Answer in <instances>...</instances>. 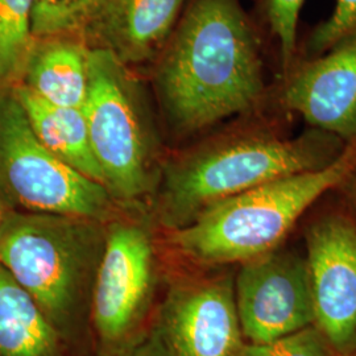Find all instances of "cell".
Instances as JSON below:
<instances>
[{"mask_svg":"<svg viewBox=\"0 0 356 356\" xmlns=\"http://www.w3.org/2000/svg\"><path fill=\"white\" fill-rule=\"evenodd\" d=\"M89 53L81 38H36L22 85L45 102L82 108L89 88Z\"/></svg>","mask_w":356,"mask_h":356,"instance_id":"4fadbf2b","label":"cell"},{"mask_svg":"<svg viewBox=\"0 0 356 356\" xmlns=\"http://www.w3.org/2000/svg\"><path fill=\"white\" fill-rule=\"evenodd\" d=\"M35 0H0V90L23 82L36 38L32 33Z\"/></svg>","mask_w":356,"mask_h":356,"instance_id":"2e32d148","label":"cell"},{"mask_svg":"<svg viewBox=\"0 0 356 356\" xmlns=\"http://www.w3.org/2000/svg\"><path fill=\"white\" fill-rule=\"evenodd\" d=\"M239 356H335L316 325L268 343H245Z\"/></svg>","mask_w":356,"mask_h":356,"instance_id":"ac0fdd59","label":"cell"},{"mask_svg":"<svg viewBox=\"0 0 356 356\" xmlns=\"http://www.w3.org/2000/svg\"><path fill=\"white\" fill-rule=\"evenodd\" d=\"M108 0H35L32 33L35 38H81Z\"/></svg>","mask_w":356,"mask_h":356,"instance_id":"e0dca14e","label":"cell"},{"mask_svg":"<svg viewBox=\"0 0 356 356\" xmlns=\"http://www.w3.org/2000/svg\"><path fill=\"white\" fill-rule=\"evenodd\" d=\"M185 0H108L82 38L124 65L148 60L172 32Z\"/></svg>","mask_w":356,"mask_h":356,"instance_id":"7c38bea8","label":"cell"},{"mask_svg":"<svg viewBox=\"0 0 356 356\" xmlns=\"http://www.w3.org/2000/svg\"><path fill=\"white\" fill-rule=\"evenodd\" d=\"M166 114L195 132L250 110L264 91L254 31L238 0H193L157 70Z\"/></svg>","mask_w":356,"mask_h":356,"instance_id":"6da1fadb","label":"cell"},{"mask_svg":"<svg viewBox=\"0 0 356 356\" xmlns=\"http://www.w3.org/2000/svg\"><path fill=\"white\" fill-rule=\"evenodd\" d=\"M32 297L0 266V356H67Z\"/></svg>","mask_w":356,"mask_h":356,"instance_id":"9a60e30c","label":"cell"},{"mask_svg":"<svg viewBox=\"0 0 356 356\" xmlns=\"http://www.w3.org/2000/svg\"><path fill=\"white\" fill-rule=\"evenodd\" d=\"M355 169L356 143H350L325 168L276 178L210 204L189 225L169 231V243L197 264H242L276 250L306 209Z\"/></svg>","mask_w":356,"mask_h":356,"instance_id":"3957f363","label":"cell"},{"mask_svg":"<svg viewBox=\"0 0 356 356\" xmlns=\"http://www.w3.org/2000/svg\"><path fill=\"white\" fill-rule=\"evenodd\" d=\"M154 327L172 356H239L244 347L231 276L176 281Z\"/></svg>","mask_w":356,"mask_h":356,"instance_id":"9c48e42d","label":"cell"},{"mask_svg":"<svg viewBox=\"0 0 356 356\" xmlns=\"http://www.w3.org/2000/svg\"><path fill=\"white\" fill-rule=\"evenodd\" d=\"M281 102L316 129L356 143V31L293 70Z\"/></svg>","mask_w":356,"mask_h":356,"instance_id":"8fae6325","label":"cell"},{"mask_svg":"<svg viewBox=\"0 0 356 356\" xmlns=\"http://www.w3.org/2000/svg\"><path fill=\"white\" fill-rule=\"evenodd\" d=\"M235 301L247 343H268L316 325L306 259L273 250L241 264Z\"/></svg>","mask_w":356,"mask_h":356,"instance_id":"ba28073f","label":"cell"},{"mask_svg":"<svg viewBox=\"0 0 356 356\" xmlns=\"http://www.w3.org/2000/svg\"><path fill=\"white\" fill-rule=\"evenodd\" d=\"M103 356H172L161 339L157 329L152 326L148 331H143L135 339L124 347L108 355Z\"/></svg>","mask_w":356,"mask_h":356,"instance_id":"44dd1931","label":"cell"},{"mask_svg":"<svg viewBox=\"0 0 356 356\" xmlns=\"http://www.w3.org/2000/svg\"><path fill=\"white\" fill-rule=\"evenodd\" d=\"M302 4L304 0H264L268 24L279 41L285 70H289L297 48V28Z\"/></svg>","mask_w":356,"mask_h":356,"instance_id":"d6986e66","label":"cell"},{"mask_svg":"<svg viewBox=\"0 0 356 356\" xmlns=\"http://www.w3.org/2000/svg\"><path fill=\"white\" fill-rule=\"evenodd\" d=\"M127 65L113 53L90 48L89 88L82 110L104 188L116 201H135L151 191L149 143L141 104Z\"/></svg>","mask_w":356,"mask_h":356,"instance_id":"8992f818","label":"cell"},{"mask_svg":"<svg viewBox=\"0 0 356 356\" xmlns=\"http://www.w3.org/2000/svg\"><path fill=\"white\" fill-rule=\"evenodd\" d=\"M354 31H356V0H335L330 17L312 33L309 48L314 53H325Z\"/></svg>","mask_w":356,"mask_h":356,"instance_id":"ffe728a7","label":"cell"},{"mask_svg":"<svg viewBox=\"0 0 356 356\" xmlns=\"http://www.w3.org/2000/svg\"><path fill=\"white\" fill-rule=\"evenodd\" d=\"M316 129L294 139L252 134L216 141L166 168L157 218L169 229L189 225L206 207L268 181L331 164L343 149Z\"/></svg>","mask_w":356,"mask_h":356,"instance_id":"277c9868","label":"cell"},{"mask_svg":"<svg viewBox=\"0 0 356 356\" xmlns=\"http://www.w3.org/2000/svg\"><path fill=\"white\" fill-rule=\"evenodd\" d=\"M0 197L13 210L111 222L116 200L38 138L13 89L0 90Z\"/></svg>","mask_w":356,"mask_h":356,"instance_id":"5b68a950","label":"cell"},{"mask_svg":"<svg viewBox=\"0 0 356 356\" xmlns=\"http://www.w3.org/2000/svg\"><path fill=\"white\" fill-rule=\"evenodd\" d=\"M351 176H354V178H353V195H354L356 201V169Z\"/></svg>","mask_w":356,"mask_h":356,"instance_id":"603a6c76","label":"cell"},{"mask_svg":"<svg viewBox=\"0 0 356 356\" xmlns=\"http://www.w3.org/2000/svg\"><path fill=\"white\" fill-rule=\"evenodd\" d=\"M13 91L40 141L66 165L104 186L101 166L91 149L83 110L45 102L22 83Z\"/></svg>","mask_w":356,"mask_h":356,"instance_id":"5bb4252c","label":"cell"},{"mask_svg":"<svg viewBox=\"0 0 356 356\" xmlns=\"http://www.w3.org/2000/svg\"><path fill=\"white\" fill-rule=\"evenodd\" d=\"M316 326L337 356H356V222L329 216L306 232Z\"/></svg>","mask_w":356,"mask_h":356,"instance_id":"30bf717a","label":"cell"},{"mask_svg":"<svg viewBox=\"0 0 356 356\" xmlns=\"http://www.w3.org/2000/svg\"><path fill=\"white\" fill-rule=\"evenodd\" d=\"M156 288L157 268L148 229L126 220L108 222L91 307V327L101 356L140 335Z\"/></svg>","mask_w":356,"mask_h":356,"instance_id":"52a82bcc","label":"cell"},{"mask_svg":"<svg viewBox=\"0 0 356 356\" xmlns=\"http://www.w3.org/2000/svg\"><path fill=\"white\" fill-rule=\"evenodd\" d=\"M8 206L4 204V201H3V198L0 197V225H1V222H3V219H4V216H6V213L8 211Z\"/></svg>","mask_w":356,"mask_h":356,"instance_id":"7402d4cb","label":"cell"},{"mask_svg":"<svg viewBox=\"0 0 356 356\" xmlns=\"http://www.w3.org/2000/svg\"><path fill=\"white\" fill-rule=\"evenodd\" d=\"M107 225L13 209L0 225V266L32 297L66 347L79 346L91 326Z\"/></svg>","mask_w":356,"mask_h":356,"instance_id":"7a4b0ae2","label":"cell"}]
</instances>
